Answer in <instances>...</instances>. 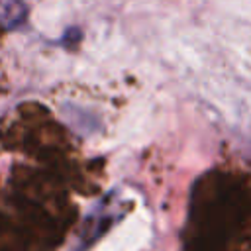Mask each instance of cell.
<instances>
[{
  "label": "cell",
  "instance_id": "obj_1",
  "mask_svg": "<svg viewBox=\"0 0 251 251\" xmlns=\"http://www.w3.org/2000/svg\"><path fill=\"white\" fill-rule=\"evenodd\" d=\"M27 16V8L24 0H0V24L8 29L24 24Z\"/></svg>",
  "mask_w": 251,
  "mask_h": 251
}]
</instances>
